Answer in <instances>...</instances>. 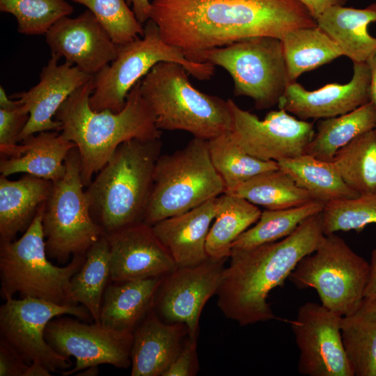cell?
<instances>
[{"mask_svg": "<svg viewBox=\"0 0 376 376\" xmlns=\"http://www.w3.org/2000/svg\"><path fill=\"white\" fill-rule=\"evenodd\" d=\"M150 3V19L162 39L191 61L204 51L242 39L281 40L290 31L317 25L297 0H152Z\"/></svg>", "mask_w": 376, "mask_h": 376, "instance_id": "6da1fadb", "label": "cell"}, {"mask_svg": "<svg viewBox=\"0 0 376 376\" xmlns=\"http://www.w3.org/2000/svg\"><path fill=\"white\" fill-rule=\"evenodd\" d=\"M324 234L321 212L288 237L246 249H232L217 292L224 315L241 326L276 318L267 297L282 285L299 262L317 249Z\"/></svg>", "mask_w": 376, "mask_h": 376, "instance_id": "7a4b0ae2", "label": "cell"}, {"mask_svg": "<svg viewBox=\"0 0 376 376\" xmlns=\"http://www.w3.org/2000/svg\"><path fill=\"white\" fill-rule=\"evenodd\" d=\"M93 91L92 78L67 98L54 116L61 124V134L79 150L81 178L86 187L121 143L134 139H158L162 134L141 94L140 81L130 91L125 106L118 113L93 111L89 105Z\"/></svg>", "mask_w": 376, "mask_h": 376, "instance_id": "3957f363", "label": "cell"}, {"mask_svg": "<svg viewBox=\"0 0 376 376\" xmlns=\"http://www.w3.org/2000/svg\"><path fill=\"white\" fill-rule=\"evenodd\" d=\"M161 150L160 139L123 142L86 187L91 216L105 234L143 222Z\"/></svg>", "mask_w": 376, "mask_h": 376, "instance_id": "277c9868", "label": "cell"}, {"mask_svg": "<svg viewBox=\"0 0 376 376\" xmlns=\"http://www.w3.org/2000/svg\"><path fill=\"white\" fill-rule=\"evenodd\" d=\"M189 74L180 63L162 61L140 80L141 94L155 114L157 128L185 131L203 140L231 131L227 100L196 88Z\"/></svg>", "mask_w": 376, "mask_h": 376, "instance_id": "5b68a950", "label": "cell"}, {"mask_svg": "<svg viewBox=\"0 0 376 376\" xmlns=\"http://www.w3.org/2000/svg\"><path fill=\"white\" fill-rule=\"evenodd\" d=\"M45 203L22 236L0 240L1 296L4 299L19 293L61 305H79L70 291L72 277L80 269L85 254L75 255L64 267L48 260L42 229Z\"/></svg>", "mask_w": 376, "mask_h": 376, "instance_id": "8992f818", "label": "cell"}, {"mask_svg": "<svg viewBox=\"0 0 376 376\" xmlns=\"http://www.w3.org/2000/svg\"><path fill=\"white\" fill-rule=\"evenodd\" d=\"M224 192V181L212 164L207 141L194 137L184 148L158 158L143 222L153 226Z\"/></svg>", "mask_w": 376, "mask_h": 376, "instance_id": "52a82bcc", "label": "cell"}, {"mask_svg": "<svg viewBox=\"0 0 376 376\" xmlns=\"http://www.w3.org/2000/svg\"><path fill=\"white\" fill-rule=\"evenodd\" d=\"M162 61L180 63L202 81L210 79L214 73L212 64L191 61L180 48L166 42L157 24L149 19L143 36L118 45L116 58L93 75L91 108L96 111L109 109L120 112L132 88Z\"/></svg>", "mask_w": 376, "mask_h": 376, "instance_id": "ba28073f", "label": "cell"}, {"mask_svg": "<svg viewBox=\"0 0 376 376\" xmlns=\"http://www.w3.org/2000/svg\"><path fill=\"white\" fill-rule=\"evenodd\" d=\"M193 61L224 68L233 80L234 95L251 98L260 110L278 104L290 83L282 41L275 37L242 39L204 51Z\"/></svg>", "mask_w": 376, "mask_h": 376, "instance_id": "9c48e42d", "label": "cell"}, {"mask_svg": "<svg viewBox=\"0 0 376 376\" xmlns=\"http://www.w3.org/2000/svg\"><path fill=\"white\" fill-rule=\"evenodd\" d=\"M64 176L52 182L42 220L48 258L61 264L86 254L105 233L93 220L80 173L77 147L68 152Z\"/></svg>", "mask_w": 376, "mask_h": 376, "instance_id": "30bf717a", "label": "cell"}, {"mask_svg": "<svg viewBox=\"0 0 376 376\" xmlns=\"http://www.w3.org/2000/svg\"><path fill=\"white\" fill-rule=\"evenodd\" d=\"M369 263L335 233L324 235L317 249L304 257L288 279L299 289L316 290L321 304L340 316L364 298Z\"/></svg>", "mask_w": 376, "mask_h": 376, "instance_id": "8fae6325", "label": "cell"}, {"mask_svg": "<svg viewBox=\"0 0 376 376\" xmlns=\"http://www.w3.org/2000/svg\"><path fill=\"white\" fill-rule=\"evenodd\" d=\"M65 315L83 321L93 320L82 305H61L33 297H7L0 307V339L27 363H40L51 373H61L71 368L72 361L49 345L45 330L50 320Z\"/></svg>", "mask_w": 376, "mask_h": 376, "instance_id": "7c38bea8", "label": "cell"}, {"mask_svg": "<svg viewBox=\"0 0 376 376\" xmlns=\"http://www.w3.org/2000/svg\"><path fill=\"white\" fill-rule=\"evenodd\" d=\"M65 315L50 320L45 330V339L55 351L76 359L75 366L61 372L63 375L100 364L118 368L131 366L133 332L117 331L95 322L87 324Z\"/></svg>", "mask_w": 376, "mask_h": 376, "instance_id": "4fadbf2b", "label": "cell"}, {"mask_svg": "<svg viewBox=\"0 0 376 376\" xmlns=\"http://www.w3.org/2000/svg\"><path fill=\"white\" fill-rule=\"evenodd\" d=\"M233 119L231 133L249 155L265 161L278 162L305 152L314 134L313 123L300 120L279 109L264 119L227 100Z\"/></svg>", "mask_w": 376, "mask_h": 376, "instance_id": "5bb4252c", "label": "cell"}, {"mask_svg": "<svg viewBox=\"0 0 376 376\" xmlns=\"http://www.w3.org/2000/svg\"><path fill=\"white\" fill-rule=\"evenodd\" d=\"M340 315L306 302L290 321L299 351L297 368L306 376H354L343 346Z\"/></svg>", "mask_w": 376, "mask_h": 376, "instance_id": "9a60e30c", "label": "cell"}, {"mask_svg": "<svg viewBox=\"0 0 376 376\" xmlns=\"http://www.w3.org/2000/svg\"><path fill=\"white\" fill-rule=\"evenodd\" d=\"M228 259L209 257L196 265L176 267L165 274L154 311L166 322L185 324L189 336H198L202 310L217 294Z\"/></svg>", "mask_w": 376, "mask_h": 376, "instance_id": "2e32d148", "label": "cell"}, {"mask_svg": "<svg viewBox=\"0 0 376 376\" xmlns=\"http://www.w3.org/2000/svg\"><path fill=\"white\" fill-rule=\"evenodd\" d=\"M105 235L112 282L162 276L177 267L152 226L139 222Z\"/></svg>", "mask_w": 376, "mask_h": 376, "instance_id": "e0dca14e", "label": "cell"}, {"mask_svg": "<svg viewBox=\"0 0 376 376\" xmlns=\"http://www.w3.org/2000/svg\"><path fill=\"white\" fill-rule=\"evenodd\" d=\"M51 49L83 72L94 75L113 61L118 45L88 9L77 17H64L46 33Z\"/></svg>", "mask_w": 376, "mask_h": 376, "instance_id": "ac0fdd59", "label": "cell"}, {"mask_svg": "<svg viewBox=\"0 0 376 376\" xmlns=\"http://www.w3.org/2000/svg\"><path fill=\"white\" fill-rule=\"evenodd\" d=\"M60 58L59 56L52 53L47 64L41 70L39 82L27 91L16 93L10 96L13 99L19 100L30 114L26 126L19 136V142L43 131L60 132L61 124L54 120L53 117L75 90L93 78V75L83 72L70 62L59 64Z\"/></svg>", "mask_w": 376, "mask_h": 376, "instance_id": "d6986e66", "label": "cell"}, {"mask_svg": "<svg viewBox=\"0 0 376 376\" xmlns=\"http://www.w3.org/2000/svg\"><path fill=\"white\" fill-rule=\"evenodd\" d=\"M370 87L368 63H354L353 76L348 83H331L308 91L292 81L278 105L300 120L325 119L349 113L370 102Z\"/></svg>", "mask_w": 376, "mask_h": 376, "instance_id": "ffe728a7", "label": "cell"}, {"mask_svg": "<svg viewBox=\"0 0 376 376\" xmlns=\"http://www.w3.org/2000/svg\"><path fill=\"white\" fill-rule=\"evenodd\" d=\"M189 335L183 323L166 322L152 308L133 332L132 376H163Z\"/></svg>", "mask_w": 376, "mask_h": 376, "instance_id": "44dd1931", "label": "cell"}, {"mask_svg": "<svg viewBox=\"0 0 376 376\" xmlns=\"http://www.w3.org/2000/svg\"><path fill=\"white\" fill-rule=\"evenodd\" d=\"M214 214L213 198L152 226L177 267L196 265L209 258L205 243Z\"/></svg>", "mask_w": 376, "mask_h": 376, "instance_id": "7402d4cb", "label": "cell"}, {"mask_svg": "<svg viewBox=\"0 0 376 376\" xmlns=\"http://www.w3.org/2000/svg\"><path fill=\"white\" fill-rule=\"evenodd\" d=\"M77 147L59 132L43 131L21 141L10 157H1V175L24 173L52 182L61 179L66 171L65 158Z\"/></svg>", "mask_w": 376, "mask_h": 376, "instance_id": "603a6c76", "label": "cell"}, {"mask_svg": "<svg viewBox=\"0 0 376 376\" xmlns=\"http://www.w3.org/2000/svg\"><path fill=\"white\" fill-rule=\"evenodd\" d=\"M163 276L108 285L103 295L100 323L117 331L134 332L153 308Z\"/></svg>", "mask_w": 376, "mask_h": 376, "instance_id": "cb8c5ba5", "label": "cell"}, {"mask_svg": "<svg viewBox=\"0 0 376 376\" xmlns=\"http://www.w3.org/2000/svg\"><path fill=\"white\" fill-rule=\"evenodd\" d=\"M52 181L30 174L17 180L0 176V240L24 233L50 193Z\"/></svg>", "mask_w": 376, "mask_h": 376, "instance_id": "d4e9b609", "label": "cell"}, {"mask_svg": "<svg viewBox=\"0 0 376 376\" xmlns=\"http://www.w3.org/2000/svg\"><path fill=\"white\" fill-rule=\"evenodd\" d=\"M376 22V3L363 9L336 6L316 19L317 25L338 45L343 56L354 63H366L376 50V38L368 27Z\"/></svg>", "mask_w": 376, "mask_h": 376, "instance_id": "484cf974", "label": "cell"}, {"mask_svg": "<svg viewBox=\"0 0 376 376\" xmlns=\"http://www.w3.org/2000/svg\"><path fill=\"white\" fill-rule=\"evenodd\" d=\"M340 330L354 376H376V301L364 297L341 317Z\"/></svg>", "mask_w": 376, "mask_h": 376, "instance_id": "4316f807", "label": "cell"}, {"mask_svg": "<svg viewBox=\"0 0 376 376\" xmlns=\"http://www.w3.org/2000/svg\"><path fill=\"white\" fill-rule=\"evenodd\" d=\"M214 209L206 251L211 258H229L233 243L258 220L262 212L247 200L226 192L214 198Z\"/></svg>", "mask_w": 376, "mask_h": 376, "instance_id": "83f0119b", "label": "cell"}, {"mask_svg": "<svg viewBox=\"0 0 376 376\" xmlns=\"http://www.w3.org/2000/svg\"><path fill=\"white\" fill-rule=\"evenodd\" d=\"M277 163L279 168L299 187L308 191L314 200L324 205L360 196L345 184L332 162L320 160L304 153L281 159Z\"/></svg>", "mask_w": 376, "mask_h": 376, "instance_id": "f1b7e54d", "label": "cell"}, {"mask_svg": "<svg viewBox=\"0 0 376 376\" xmlns=\"http://www.w3.org/2000/svg\"><path fill=\"white\" fill-rule=\"evenodd\" d=\"M376 128V107L368 102L356 109L320 121L305 152L331 162L336 152L361 134Z\"/></svg>", "mask_w": 376, "mask_h": 376, "instance_id": "f546056e", "label": "cell"}, {"mask_svg": "<svg viewBox=\"0 0 376 376\" xmlns=\"http://www.w3.org/2000/svg\"><path fill=\"white\" fill-rule=\"evenodd\" d=\"M281 41L290 82L343 56L338 45L318 25L290 31Z\"/></svg>", "mask_w": 376, "mask_h": 376, "instance_id": "4dcf8cb0", "label": "cell"}, {"mask_svg": "<svg viewBox=\"0 0 376 376\" xmlns=\"http://www.w3.org/2000/svg\"><path fill=\"white\" fill-rule=\"evenodd\" d=\"M85 256L81 267L71 279V295L77 304L88 309L93 321L100 323L103 295L111 280L109 246L105 234Z\"/></svg>", "mask_w": 376, "mask_h": 376, "instance_id": "1f68e13d", "label": "cell"}, {"mask_svg": "<svg viewBox=\"0 0 376 376\" xmlns=\"http://www.w3.org/2000/svg\"><path fill=\"white\" fill-rule=\"evenodd\" d=\"M226 193L267 210L290 208L315 201L279 168L258 174Z\"/></svg>", "mask_w": 376, "mask_h": 376, "instance_id": "d6a6232c", "label": "cell"}, {"mask_svg": "<svg viewBox=\"0 0 376 376\" xmlns=\"http://www.w3.org/2000/svg\"><path fill=\"white\" fill-rule=\"evenodd\" d=\"M206 141L212 164L224 181L225 192L258 174L279 169L277 162L262 160L244 151L231 131Z\"/></svg>", "mask_w": 376, "mask_h": 376, "instance_id": "836d02e7", "label": "cell"}, {"mask_svg": "<svg viewBox=\"0 0 376 376\" xmlns=\"http://www.w3.org/2000/svg\"><path fill=\"white\" fill-rule=\"evenodd\" d=\"M331 162L345 184L360 196L376 194V128L343 147Z\"/></svg>", "mask_w": 376, "mask_h": 376, "instance_id": "e575fe53", "label": "cell"}, {"mask_svg": "<svg viewBox=\"0 0 376 376\" xmlns=\"http://www.w3.org/2000/svg\"><path fill=\"white\" fill-rule=\"evenodd\" d=\"M324 204L314 201L303 205L279 210H265L255 225L242 233L232 249H246L283 239L292 234L308 217L321 212Z\"/></svg>", "mask_w": 376, "mask_h": 376, "instance_id": "d590c367", "label": "cell"}, {"mask_svg": "<svg viewBox=\"0 0 376 376\" xmlns=\"http://www.w3.org/2000/svg\"><path fill=\"white\" fill-rule=\"evenodd\" d=\"M0 11L16 18L19 33L33 36L46 34L73 6L66 0H0Z\"/></svg>", "mask_w": 376, "mask_h": 376, "instance_id": "8d00e7d4", "label": "cell"}, {"mask_svg": "<svg viewBox=\"0 0 376 376\" xmlns=\"http://www.w3.org/2000/svg\"><path fill=\"white\" fill-rule=\"evenodd\" d=\"M324 235L338 231H361L366 226L376 224V194L332 201L321 212Z\"/></svg>", "mask_w": 376, "mask_h": 376, "instance_id": "74e56055", "label": "cell"}, {"mask_svg": "<svg viewBox=\"0 0 376 376\" xmlns=\"http://www.w3.org/2000/svg\"><path fill=\"white\" fill-rule=\"evenodd\" d=\"M91 10L118 45L143 36L144 26L125 0H70Z\"/></svg>", "mask_w": 376, "mask_h": 376, "instance_id": "f35d334b", "label": "cell"}, {"mask_svg": "<svg viewBox=\"0 0 376 376\" xmlns=\"http://www.w3.org/2000/svg\"><path fill=\"white\" fill-rule=\"evenodd\" d=\"M29 112L22 104L13 109H0V153L1 157H10L14 154L20 133L29 119Z\"/></svg>", "mask_w": 376, "mask_h": 376, "instance_id": "ab89813d", "label": "cell"}, {"mask_svg": "<svg viewBox=\"0 0 376 376\" xmlns=\"http://www.w3.org/2000/svg\"><path fill=\"white\" fill-rule=\"evenodd\" d=\"M198 337L187 336L178 354L163 376H194L198 373Z\"/></svg>", "mask_w": 376, "mask_h": 376, "instance_id": "60d3db41", "label": "cell"}, {"mask_svg": "<svg viewBox=\"0 0 376 376\" xmlns=\"http://www.w3.org/2000/svg\"><path fill=\"white\" fill-rule=\"evenodd\" d=\"M29 363L0 339V376H24Z\"/></svg>", "mask_w": 376, "mask_h": 376, "instance_id": "b9f144b4", "label": "cell"}, {"mask_svg": "<svg viewBox=\"0 0 376 376\" xmlns=\"http://www.w3.org/2000/svg\"><path fill=\"white\" fill-rule=\"evenodd\" d=\"M301 3L316 20L327 9L336 6H345L348 0H297Z\"/></svg>", "mask_w": 376, "mask_h": 376, "instance_id": "7bdbcfd3", "label": "cell"}, {"mask_svg": "<svg viewBox=\"0 0 376 376\" xmlns=\"http://www.w3.org/2000/svg\"><path fill=\"white\" fill-rule=\"evenodd\" d=\"M364 297L376 301V248L371 253L369 274L364 291Z\"/></svg>", "mask_w": 376, "mask_h": 376, "instance_id": "ee69618b", "label": "cell"}, {"mask_svg": "<svg viewBox=\"0 0 376 376\" xmlns=\"http://www.w3.org/2000/svg\"><path fill=\"white\" fill-rule=\"evenodd\" d=\"M128 5H132V10L136 19L141 22H146L150 19L151 3L149 0H125Z\"/></svg>", "mask_w": 376, "mask_h": 376, "instance_id": "f6af8a7d", "label": "cell"}, {"mask_svg": "<svg viewBox=\"0 0 376 376\" xmlns=\"http://www.w3.org/2000/svg\"><path fill=\"white\" fill-rule=\"evenodd\" d=\"M370 70V101L376 107V50L366 61Z\"/></svg>", "mask_w": 376, "mask_h": 376, "instance_id": "bcb514c9", "label": "cell"}, {"mask_svg": "<svg viewBox=\"0 0 376 376\" xmlns=\"http://www.w3.org/2000/svg\"><path fill=\"white\" fill-rule=\"evenodd\" d=\"M22 104V102L17 99L13 100L8 97L2 86L0 87V109H13Z\"/></svg>", "mask_w": 376, "mask_h": 376, "instance_id": "7dc6e473", "label": "cell"}, {"mask_svg": "<svg viewBox=\"0 0 376 376\" xmlns=\"http://www.w3.org/2000/svg\"><path fill=\"white\" fill-rule=\"evenodd\" d=\"M51 372L42 364L32 362L29 365L24 376H49Z\"/></svg>", "mask_w": 376, "mask_h": 376, "instance_id": "c3c4849f", "label": "cell"}, {"mask_svg": "<svg viewBox=\"0 0 376 376\" xmlns=\"http://www.w3.org/2000/svg\"><path fill=\"white\" fill-rule=\"evenodd\" d=\"M85 371L82 373L81 374H79L77 375H97L98 374V368L97 366H91L88 367L86 369H84Z\"/></svg>", "mask_w": 376, "mask_h": 376, "instance_id": "681fc988", "label": "cell"}]
</instances>
